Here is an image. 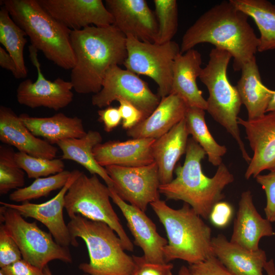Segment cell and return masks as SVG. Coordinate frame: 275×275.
Listing matches in <instances>:
<instances>
[{
  "instance_id": "6da1fadb",
  "label": "cell",
  "mask_w": 275,
  "mask_h": 275,
  "mask_svg": "<svg viewBox=\"0 0 275 275\" xmlns=\"http://www.w3.org/2000/svg\"><path fill=\"white\" fill-rule=\"evenodd\" d=\"M249 17L229 1L206 11L186 31L180 45L183 53L201 43L225 49L233 58L235 71L251 61L258 51L259 38L248 21Z\"/></svg>"
},
{
  "instance_id": "7a4b0ae2",
  "label": "cell",
  "mask_w": 275,
  "mask_h": 275,
  "mask_svg": "<svg viewBox=\"0 0 275 275\" xmlns=\"http://www.w3.org/2000/svg\"><path fill=\"white\" fill-rule=\"evenodd\" d=\"M70 39L75 59L70 80L73 90L78 94H96L109 68L124 64L126 37L113 25H92L71 31Z\"/></svg>"
},
{
  "instance_id": "3957f363",
  "label": "cell",
  "mask_w": 275,
  "mask_h": 275,
  "mask_svg": "<svg viewBox=\"0 0 275 275\" xmlns=\"http://www.w3.org/2000/svg\"><path fill=\"white\" fill-rule=\"evenodd\" d=\"M205 155L203 148L192 138L188 139L183 164L176 167V177L160 185L159 190L168 200L187 203L202 218L208 219L215 205L224 198V188L234 177L223 162L213 177L206 176L201 167Z\"/></svg>"
},
{
  "instance_id": "277c9868",
  "label": "cell",
  "mask_w": 275,
  "mask_h": 275,
  "mask_svg": "<svg viewBox=\"0 0 275 275\" xmlns=\"http://www.w3.org/2000/svg\"><path fill=\"white\" fill-rule=\"evenodd\" d=\"M150 205L166 231V263L180 259L191 264L215 256L211 229L189 204L184 203L181 208L175 209L159 200Z\"/></svg>"
},
{
  "instance_id": "5b68a950",
  "label": "cell",
  "mask_w": 275,
  "mask_h": 275,
  "mask_svg": "<svg viewBox=\"0 0 275 275\" xmlns=\"http://www.w3.org/2000/svg\"><path fill=\"white\" fill-rule=\"evenodd\" d=\"M13 20L24 31L32 46L59 67L71 70L75 59L70 39L71 30L59 22L38 0L1 1Z\"/></svg>"
},
{
  "instance_id": "8992f818",
  "label": "cell",
  "mask_w": 275,
  "mask_h": 275,
  "mask_svg": "<svg viewBox=\"0 0 275 275\" xmlns=\"http://www.w3.org/2000/svg\"><path fill=\"white\" fill-rule=\"evenodd\" d=\"M67 226L74 242L78 245L76 238H80L88 249L90 262L80 264V270L89 275H133L132 256L125 252L119 237L106 223L77 214Z\"/></svg>"
},
{
  "instance_id": "52a82bcc",
  "label": "cell",
  "mask_w": 275,
  "mask_h": 275,
  "mask_svg": "<svg viewBox=\"0 0 275 275\" xmlns=\"http://www.w3.org/2000/svg\"><path fill=\"white\" fill-rule=\"evenodd\" d=\"M231 58L230 53L225 49L212 48L199 78L209 92L206 111L236 141L242 157L249 164L252 158L241 139L238 123L242 102L236 87L230 83L227 75Z\"/></svg>"
},
{
  "instance_id": "ba28073f",
  "label": "cell",
  "mask_w": 275,
  "mask_h": 275,
  "mask_svg": "<svg viewBox=\"0 0 275 275\" xmlns=\"http://www.w3.org/2000/svg\"><path fill=\"white\" fill-rule=\"evenodd\" d=\"M108 187L97 175L90 177L81 172L65 196V208L70 219L79 214L90 220L106 223L121 239L125 250L132 252L134 245L125 232L110 201Z\"/></svg>"
},
{
  "instance_id": "9c48e42d",
  "label": "cell",
  "mask_w": 275,
  "mask_h": 275,
  "mask_svg": "<svg viewBox=\"0 0 275 275\" xmlns=\"http://www.w3.org/2000/svg\"><path fill=\"white\" fill-rule=\"evenodd\" d=\"M0 221L19 247L22 259L33 265L43 269L54 260L72 263L68 248L59 244L36 222H28L16 210L3 205L0 207Z\"/></svg>"
},
{
  "instance_id": "30bf717a",
  "label": "cell",
  "mask_w": 275,
  "mask_h": 275,
  "mask_svg": "<svg viewBox=\"0 0 275 275\" xmlns=\"http://www.w3.org/2000/svg\"><path fill=\"white\" fill-rule=\"evenodd\" d=\"M125 69L137 75L150 77L158 87V95L164 98L171 92L173 67L180 53V46L174 41L163 44L142 42L126 36Z\"/></svg>"
},
{
  "instance_id": "8fae6325",
  "label": "cell",
  "mask_w": 275,
  "mask_h": 275,
  "mask_svg": "<svg viewBox=\"0 0 275 275\" xmlns=\"http://www.w3.org/2000/svg\"><path fill=\"white\" fill-rule=\"evenodd\" d=\"M119 98L134 105L143 113L144 119L154 111L161 100L138 75L114 65L107 70L101 90L93 95L91 102L95 106L103 108Z\"/></svg>"
},
{
  "instance_id": "7c38bea8",
  "label": "cell",
  "mask_w": 275,
  "mask_h": 275,
  "mask_svg": "<svg viewBox=\"0 0 275 275\" xmlns=\"http://www.w3.org/2000/svg\"><path fill=\"white\" fill-rule=\"evenodd\" d=\"M104 168L113 181L112 188L125 202L145 212L148 205L160 200V183L155 162L138 167L111 165Z\"/></svg>"
},
{
  "instance_id": "4fadbf2b",
  "label": "cell",
  "mask_w": 275,
  "mask_h": 275,
  "mask_svg": "<svg viewBox=\"0 0 275 275\" xmlns=\"http://www.w3.org/2000/svg\"><path fill=\"white\" fill-rule=\"evenodd\" d=\"M30 60L36 67L37 77L33 82L26 79L20 82L16 90L18 102L31 108L47 107L54 111L64 108L73 99V86L70 81L58 77L53 81L46 79L42 72L38 50L29 46Z\"/></svg>"
},
{
  "instance_id": "5bb4252c",
  "label": "cell",
  "mask_w": 275,
  "mask_h": 275,
  "mask_svg": "<svg viewBox=\"0 0 275 275\" xmlns=\"http://www.w3.org/2000/svg\"><path fill=\"white\" fill-rule=\"evenodd\" d=\"M54 18L71 31L107 27L114 18L102 0H38Z\"/></svg>"
},
{
  "instance_id": "9a60e30c",
  "label": "cell",
  "mask_w": 275,
  "mask_h": 275,
  "mask_svg": "<svg viewBox=\"0 0 275 275\" xmlns=\"http://www.w3.org/2000/svg\"><path fill=\"white\" fill-rule=\"evenodd\" d=\"M81 172L78 170L72 171L66 184L60 191L49 200L40 204L25 202L20 204L0 202L2 205L15 209L23 217H31L44 224L48 229L55 241L60 245L68 248L77 246L70 235L67 225L63 217L65 208V196L69 187Z\"/></svg>"
},
{
  "instance_id": "2e32d148",
  "label": "cell",
  "mask_w": 275,
  "mask_h": 275,
  "mask_svg": "<svg viewBox=\"0 0 275 275\" xmlns=\"http://www.w3.org/2000/svg\"><path fill=\"white\" fill-rule=\"evenodd\" d=\"M114 24L126 37L132 36L144 42L156 43L157 19L145 0H105Z\"/></svg>"
},
{
  "instance_id": "e0dca14e",
  "label": "cell",
  "mask_w": 275,
  "mask_h": 275,
  "mask_svg": "<svg viewBox=\"0 0 275 275\" xmlns=\"http://www.w3.org/2000/svg\"><path fill=\"white\" fill-rule=\"evenodd\" d=\"M245 128L254 154L245 173V179L255 178L266 170L275 169V112L252 120L238 118Z\"/></svg>"
},
{
  "instance_id": "ac0fdd59",
  "label": "cell",
  "mask_w": 275,
  "mask_h": 275,
  "mask_svg": "<svg viewBox=\"0 0 275 275\" xmlns=\"http://www.w3.org/2000/svg\"><path fill=\"white\" fill-rule=\"evenodd\" d=\"M110 197L125 218L127 225L134 237V243L140 247L143 257L149 262L165 263L163 249L168 240L159 234L154 222L145 212L122 200L112 187H108Z\"/></svg>"
},
{
  "instance_id": "d6986e66",
  "label": "cell",
  "mask_w": 275,
  "mask_h": 275,
  "mask_svg": "<svg viewBox=\"0 0 275 275\" xmlns=\"http://www.w3.org/2000/svg\"><path fill=\"white\" fill-rule=\"evenodd\" d=\"M156 139H132L108 141L97 145L93 150L97 163L102 167L116 165L125 167L145 166L155 162L152 145Z\"/></svg>"
},
{
  "instance_id": "ffe728a7",
  "label": "cell",
  "mask_w": 275,
  "mask_h": 275,
  "mask_svg": "<svg viewBox=\"0 0 275 275\" xmlns=\"http://www.w3.org/2000/svg\"><path fill=\"white\" fill-rule=\"evenodd\" d=\"M271 222L257 211L250 190L243 191L238 203L230 241L251 251L259 250V243L263 237L274 236Z\"/></svg>"
},
{
  "instance_id": "44dd1931",
  "label": "cell",
  "mask_w": 275,
  "mask_h": 275,
  "mask_svg": "<svg viewBox=\"0 0 275 275\" xmlns=\"http://www.w3.org/2000/svg\"><path fill=\"white\" fill-rule=\"evenodd\" d=\"M0 141L18 151L45 159L56 158L58 148L34 135L10 108L0 106Z\"/></svg>"
},
{
  "instance_id": "7402d4cb",
  "label": "cell",
  "mask_w": 275,
  "mask_h": 275,
  "mask_svg": "<svg viewBox=\"0 0 275 275\" xmlns=\"http://www.w3.org/2000/svg\"><path fill=\"white\" fill-rule=\"evenodd\" d=\"M201 64V54L194 48L178 54L173 67L171 94L179 96L188 106L206 111L207 101L197 84L202 69Z\"/></svg>"
},
{
  "instance_id": "603a6c76",
  "label": "cell",
  "mask_w": 275,
  "mask_h": 275,
  "mask_svg": "<svg viewBox=\"0 0 275 275\" xmlns=\"http://www.w3.org/2000/svg\"><path fill=\"white\" fill-rule=\"evenodd\" d=\"M188 106L178 95L170 94L161 98L154 111L135 126L127 130L132 139H157L185 118Z\"/></svg>"
},
{
  "instance_id": "cb8c5ba5",
  "label": "cell",
  "mask_w": 275,
  "mask_h": 275,
  "mask_svg": "<svg viewBox=\"0 0 275 275\" xmlns=\"http://www.w3.org/2000/svg\"><path fill=\"white\" fill-rule=\"evenodd\" d=\"M214 256L233 275H263L265 252L260 248L251 251L227 240L223 234L212 239Z\"/></svg>"
},
{
  "instance_id": "d4e9b609",
  "label": "cell",
  "mask_w": 275,
  "mask_h": 275,
  "mask_svg": "<svg viewBox=\"0 0 275 275\" xmlns=\"http://www.w3.org/2000/svg\"><path fill=\"white\" fill-rule=\"evenodd\" d=\"M189 135L184 119L153 144L152 154L158 167L160 185L174 179L177 162L185 153Z\"/></svg>"
},
{
  "instance_id": "484cf974",
  "label": "cell",
  "mask_w": 275,
  "mask_h": 275,
  "mask_svg": "<svg viewBox=\"0 0 275 275\" xmlns=\"http://www.w3.org/2000/svg\"><path fill=\"white\" fill-rule=\"evenodd\" d=\"M19 116L34 135L52 145L62 140L81 138L87 133L80 118L62 113L47 117H31L26 114Z\"/></svg>"
},
{
  "instance_id": "4316f807",
  "label": "cell",
  "mask_w": 275,
  "mask_h": 275,
  "mask_svg": "<svg viewBox=\"0 0 275 275\" xmlns=\"http://www.w3.org/2000/svg\"><path fill=\"white\" fill-rule=\"evenodd\" d=\"M241 71V75L236 87L242 104L246 108L248 119H255L266 114L274 91L263 84L255 57Z\"/></svg>"
},
{
  "instance_id": "83f0119b",
  "label": "cell",
  "mask_w": 275,
  "mask_h": 275,
  "mask_svg": "<svg viewBox=\"0 0 275 275\" xmlns=\"http://www.w3.org/2000/svg\"><path fill=\"white\" fill-rule=\"evenodd\" d=\"M102 141V135L99 132L90 130L81 138L62 140L58 142L57 145L62 152V159L76 162L91 175L100 176L108 187H112V180L105 168L97 163L93 152V148Z\"/></svg>"
},
{
  "instance_id": "f1b7e54d",
  "label": "cell",
  "mask_w": 275,
  "mask_h": 275,
  "mask_svg": "<svg viewBox=\"0 0 275 275\" xmlns=\"http://www.w3.org/2000/svg\"><path fill=\"white\" fill-rule=\"evenodd\" d=\"M229 1L257 25L260 33L258 51L275 49V5L266 0Z\"/></svg>"
},
{
  "instance_id": "f546056e",
  "label": "cell",
  "mask_w": 275,
  "mask_h": 275,
  "mask_svg": "<svg viewBox=\"0 0 275 275\" xmlns=\"http://www.w3.org/2000/svg\"><path fill=\"white\" fill-rule=\"evenodd\" d=\"M24 31L13 20L4 6L0 10V42L13 58L17 68L16 78H25L28 70L23 51L27 43Z\"/></svg>"
},
{
  "instance_id": "4dcf8cb0",
  "label": "cell",
  "mask_w": 275,
  "mask_h": 275,
  "mask_svg": "<svg viewBox=\"0 0 275 275\" xmlns=\"http://www.w3.org/2000/svg\"><path fill=\"white\" fill-rule=\"evenodd\" d=\"M205 110L188 106L185 120L189 134L203 148L208 156V161L214 166H218L222 157L226 153V146L218 144L214 139L206 125Z\"/></svg>"
},
{
  "instance_id": "1f68e13d",
  "label": "cell",
  "mask_w": 275,
  "mask_h": 275,
  "mask_svg": "<svg viewBox=\"0 0 275 275\" xmlns=\"http://www.w3.org/2000/svg\"><path fill=\"white\" fill-rule=\"evenodd\" d=\"M72 174V171L64 170L51 176L40 177L26 187L18 188L9 195L10 200L25 202L47 196L51 191L62 188Z\"/></svg>"
},
{
  "instance_id": "d6a6232c",
  "label": "cell",
  "mask_w": 275,
  "mask_h": 275,
  "mask_svg": "<svg viewBox=\"0 0 275 275\" xmlns=\"http://www.w3.org/2000/svg\"><path fill=\"white\" fill-rule=\"evenodd\" d=\"M13 149L8 146H0V194L5 195L11 190L23 187L24 172L15 159Z\"/></svg>"
},
{
  "instance_id": "836d02e7",
  "label": "cell",
  "mask_w": 275,
  "mask_h": 275,
  "mask_svg": "<svg viewBox=\"0 0 275 275\" xmlns=\"http://www.w3.org/2000/svg\"><path fill=\"white\" fill-rule=\"evenodd\" d=\"M158 26L156 43L172 41L178 26V4L176 0H154Z\"/></svg>"
},
{
  "instance_id": "e575fe53",
  "label": "cell",
  "mask_w": 275,
  "mask_h": 275,
  "mask_svg": "<svg viewBox=\"0 0 275 275\" xmlns=\"http://www.w3.org/2000/svg\"><path fill=\"white\" fill-rule=\"evenodd\" d=\"M15 159L29 178L47 177L64 171L65 164L62 159L42 158L18 151L15 153Z\"/></svg>"
},
{
  "instance_id": "d590c367",
  "label": "cell",
  "mask_w": 275,
  "mask_h": 275,
  "mask_svg": "<svg viewBox=\"0 0 275 275\" xmlns=\"http://www.w3.org/2000/svg\"><path fill=\"white\" fill-rule=\"evenodd\" d=\"M22 259L16 242L3 223L0 225V267H5Z\"/></svg>"
},
{
  "instance_id": "8d00e7d4",
  "label": "cell",
  "mask_w": 275,
  "mask_h": 275,
  "mask_svg": "<svg viewBox=\"0 0 275 275\" xmlns=\"http://www.w3.org/2000/svg\"><path fill=\"white\" fill-rule=\"evenodd\" d=\"M265 192L266 205L264 208L266 218L270 222H275V170L266 175H258L256 177Z\"/></svg>"
},
{
  "instance_id": "74e56055",
  "label": "cell",
  "mask_w": 275,
  "mask_h": 275,
  "mask_svg": "<svg viewBox=\"0 0 275 275\" xmlns=\"http://www.w3.org/2000/svg\"><path fill=\"white\" fill-rule=\"evenodd\" d=\"M132 257L135 264L133 275H172L171 263H155L147 261L143 256Z\"/></svg>"
},
{
  "instance_id": "f35d334b",
  "label": "cell",
  "mask_w": 275,
  "mask_h": 275,
  "mask_svg": "<svg viewBox=\"0 0 275 275\" xmlns=\"http://www.w3.org/2000/svg\"><path fill=\"white\" fill-rule=\"evenodd\" d=\"M188 269L189 275H233L215 256L189 264Z\"/></svg>"
},
{
  "instance_id": "ab89813d",
  "label": "cell",
  "mask_w": 275,
  "mask_h": 275,
  "mask_svg": "<svg viewBox=\"0 0 275 275\" xmlns=\"http://www.w3.org/2000/svg\"><path fill=\"white\" fill-rule=\"evenodd\" d=\"M118 107L121 117L122 127L129 130L144 119L143 113L129 101L119 98Z\"/></svg>"
},
{
  "instance_id": "60d3db41",
  "label": "cell",
  "mask_w": 275,
  "mask_h": 275,
  "mask_svg": "<svg viewBox=\"0 0 275 275\" xmlns=\"http://www.w3.org/2000/svg\"><path fill=\"white\" fill-rule=\"evenodd\" d=\"M232 213L231 205L226 202L220 201L213 207L209 219L215 226L224 228L229 223Z\"/></svg>"
},
{
  "instance_id": "b9f144b4",
  "label": "cell",
  "mask_w": 275,
  "mask_h": 275,
  "mask_svg": "<svg viewBox=\"0 0 275 275\" xmlns=\"http://www.w3.org/2000/svg\"><path fill=\"white\" fill-rule=\"evenodd\" d=\"M4 275H45L43 269L38 268L24 259L1 268Z\"/></svg>"
},
{
  "instance_id": "7bdbcfd3",
  "label": "cell",
  "mask_w": 275,
  "mask_h": 275,
  "mask_svg": "<svg viewBox=\"0 0 275 275\" xmlns=\"http://www.w3.org/2000/svg\"><path fill=\"white\" fill-rule=\"evenodd\" d=\"M99 120L103 124L107 132L112 131L122 122V117L118 107L107 106L98 111Z\"/></svg>"
},
{
  "instance_id": "ee69618b",
  "label": "cell",
  "mask_w": 275,
  "mask_h": 275,
  "mask_svg": "<svg viewBox=\"0 0 275 275\" xmlns=\"http://www.w3.org/2000/svg\"><path fill=\"white\" fill-rule=\"evenodd\" d=\"M0 66L10 71L16 78L17 75V68L15 63L11 55L2 46L0 47Z\"/></svg>"
},
{
  "instance_id": "f6af8a7d",
  "label": "cell",
  "mask_w": 275,
  "mask_h": 275,
  "mask_svg": "<svg viewBox=\"0 0 275 275\" xmlns=\"http://www.w3.org/2000/svg\"><path fill=\"white\" fill-rule=\"evenodd\" d=\"M264 269L267 275H275V265L273 259H271L266 262Z\"/></svg>"
},
{
  "instance_id": "bcb514c9",
  "label": "cell",
  "mask_w": 275,
  "mask_h": 275,
  "mask_svg": "<svg viewBox=\"0 0 275 275\" xmlns=\"http://www.w3.org/2000/svg\"><path fill=\"white\" fill-rule=\"evenodd\" d=\"M271 112H275V91L270 100L266 110V113Z\"/></svg>"
},
{
  "instance_id": "7dc6e473",
  "label": "cell",
  "mask_w": 275,
  "mask_h": 275,
  "mask_svg": "<svg viewBox=\"0 0 275 275\" xmlns=\"http://www.w3.org/2000/svg\"><path fill=\"white\" fill-rule=\"evenodd\" d=\"M178 275H189L188 267L182 266L178 271Z\"/></svg>"
},
{
  "instance_id": "c3c4849f",
  "label": "cell",
  "mask_w": 275,
  "mask_h": 275,
  "mask_svg": "<svg viewBox=\"0 0 275 275\" xmlns=\"http://www.w3.org/2000/svg\"><path fill=\"white\" fill-rule=\"evenodd\" d=\"M43 271L45 275H53L51 270L49 268L48 266L47 265L44 269ZM84 275H88V274H85Z\"/></svg>"
},
{
  "instance_id": "681fc988",
  "label": "cell",
  "mask_w": 275,
  "mask_h": 275,
  "mask_svg": "<svg viewBox=\"0 0 275 275\" xmlns=\"http://www.w3.org/2000/svg\"><path fill=\"white\" fill-rule=\"evenodd\" d=\"M0 275H4L2 271H0Z\"/></svg>"
},
{
  "instance_id": "f907efd6",
  "label": "cell",
  "mask_w": 275,
  "mask_h": 275,
  "mask_svg": "<svg viewBox=\"0 0 275 275\" xmlns=\"http://www.w3.org/2000/svg\"><path fill=\"white\" fill-rule=\"evenodd\" d=\"M274 170H275V169H274ZM272 171H273V170H272Z\"/></svg>"
}]
</instances>
